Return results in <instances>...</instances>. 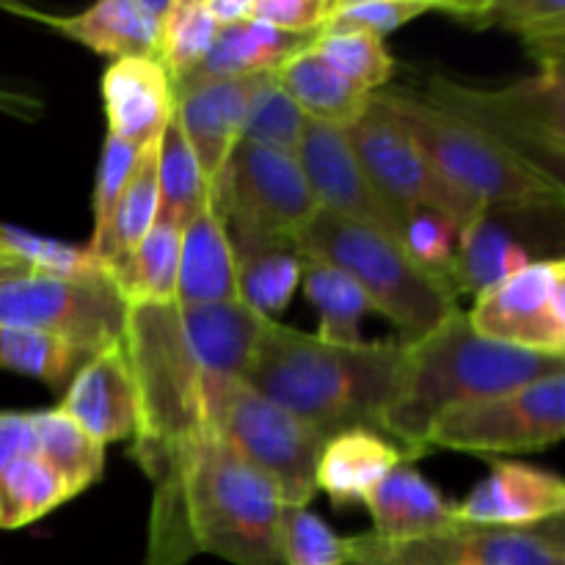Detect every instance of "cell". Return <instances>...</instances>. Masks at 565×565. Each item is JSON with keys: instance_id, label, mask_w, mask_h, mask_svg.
<instances>
[{"instance_id": "cell-1", "label": "cell", "mask_w": 565, "mask_h": 565, "mask_svg": "<svg viewBox=\"0 0 565 565\" xmlns=\"http://www.w3.org/2000/svg\"><path fill=\"white\" fill-rule=\"evenodd\" d=\"M263 318L241 301L213 307L127 303L121 351L136 384L132 458L154 480L143 565L193 557L180 508V475L199 441L215 436L221 395L246 370Z\"/></svg>"}, {"instance_id": "cell-2", "label": "cell", "mask_w": 565, "mask_h": 565, "mask_svg": "<svg viewBox=\"0 0 565 565\" xmlns=\"http://www.w3.org/2000/svg\"><path fill=\"white\" fill-rule=\"evenodd\" d=\"M401 375V340L334 345L263 320L241 381L331 439L348 428H379Z\"/></svg>"}, {"instance_id": "cell-3", "label": "cell", "mask_w": 565, "mask_h": 565, "mask_svg": "<svg viewBox=\"0 0 565 565\" xmlns=\"http://www.w3.org/2000/svg\"><path fill=\"white\" fill-rule=\"evenodd\" d=\"M565 373V359L530 353L486 340L456 309L434 331L403 342V375L395 397L379 419V430L406 445L408 461L428 452V434L445 414L546 375Z\"/></svg>"}, {"instance_id": "cell-4", "label": "cell", "mask_w": 565, "mask_h": 565, "mask_svg": "<svg viewBox=\"0 0 565 565\" xmlns=\"http://www.w3.org/2000/svg\"><path fill=\"white\" fill-rule=\"evenodd\" d=\"M180 508L193 555L232 565H285L279 550L281 502L265 475L218 436L199 441L180 475Z\"/></svg>"}, {"instance_id": "cell-5", "label": "cell", "mask_w": 565, "mask_h": 565, "mask_svg": "<svg viewBox=\"0 0 565 565\" xmlns=\"http://www.w3.org/2000/svg\"><path fill=\"white\" fill-rule=\"evenodd\" d=\"M456 191L483 210H563V180L412 92H373Z\"/></svg>"}, {"instance_id": "cell-6", "label": "cell", "mask_w": 565, "mask_h": 565, "mask_svg": "<svg viewBox=\"0 0 565 565\" xmlns=\"http://www.w3.org/2000/svg\"><path fill=\"white\" fill-rule=\"evenodd\" d=\"M296 252L351 276L370 307L397 326L401 342L419 340L458 309L450 281L423 268L401 243L320 207L296 237Z\"/></svg>"}, {"instance_id": "cell-7", "label": "cell", "mask_w": 565, "mask_h": 565, "mask_svg": "<svg viewBox=\"0 0 565 565\" xmlns=\"http://www.w3.org/2000/svg\"><path fill=\"white\" fill-rule=\"evenodd\" d=\"M210 193L224 215L237 263L296 248V237L318 213L298 160L246 141L237 143Z\"/></svg>"}, {"instance_id": "cell-8", "label": "cell", "mask_w": 565, "mask_h": 565, "mask_svg": "<svg viewBox=\"0 0 565 565\" xmlns=\"http://www.w3.org/2000/svg\"><path fill=\"white\" fill-rule=\"evenodd\" d=\"M419 94L563 180V77L539 75L508 88H475L434 75Z\"/></svg>"}, {"instance_id": "cell-9", "label": "cell", "mask_w": 565, "mask_h": 565, "mask_svg": "<svg viewBox=\"0 0 565 565\" xmlns=\"http://www.w3.org/2000/svg\"><path fill=\"white\" fill-rule=\"evenodd\" d=\"M215 436L248 467L270 480L281 502L307 508L318 494L315 469L326 439L287 408L254 392L241 379L221 395Z\"/></svg>"}, {"instance_id": "cell-10", "label": "cell", "mask_w": 565, "mask_h": 565, "mask_svg": "<svg viewBox=\"0 0 565 565\" xmlns=\"http://www.w3.org/2000/svg\"><path fill=\"white\" fill-rule=\"evenodd\" d=\"M127 303L108 274L50 276L20 270L0 279V326L44 331L83 353L119 345Z\"/></svg>"}, {"instance_id": "cell-11", "label": "cell", "mask_w": 565, "mask_h": 565, "mask_svg": "<svg viewBox=\"0 0 565 565\" xmlns=\"http://www.w3.org/2000/svg\"><path fill=\"white\" fill-rule=\"evenodd\" d=\"M342 565H565L563 516L535 527L458 522L412 541L351 535L342 539Z\"/></svg>"}, {"instance_id": "cell-12", "label": "cell", "mask_w": 565, "mask_h": 565, "mask_svg": "<svg viewBox=\"0 0 565 565\" xmlns=\"http://www.w3.org/2000/svg\"><path fill=\"white\" fill-rule=\"evenodd\" d=\"M359 163L381 196L406 221L414 210H434L445 215L458 232L467 230L483 207L450 185L417 143L406 136L390 110L370 94L367 110L345 130Z\"/></svg>"}, {"instance_id": "cell-13", "label": "cell", "mask_w": 565, "mask_h": 565, "mask_svg": "<svg viewBox=\"0 0 565 565\" xmlns=\"http://www.w3.org/2000/svg\"><path fill=\"white\" fill-rule=\"evenodd\" d=\"M565 436V373L456 408L428 434V450L539 452Z\"/></svg>"}, {"instance_id": "cell-14", "label": "cell", "mask_w": 565, "mask_h": 565, "mask_svg": "<svg viewBox=\"0 0 565 565\" xmlns=\"http://www.w3.org/2000/svg\"><path fill=\"white\" fill-rule=\"evenodd\" d=\"M467 320L486 340L565 359V263L535 259L486 287Z\"/></svg>"}, {"instance_id": "cell-15", "label": "cell", "mask_w": 565, "mask_h": 565, "mask_svg": "<svg viewBox=\"0 0 565 565\" xmlns=\"http://www.w3.org/2000/svg\"><path fill=\"white\" fill-rule=\"evenodd\" d=\"M296 160L320 210L337 215V218L384 232L403 246L406 221L370 182L345 130L307 119Z\"/></svg>"}, {"instance_id": "cell-16", "label": "cell", "mask_w": 565, "mask_h": 565, "mask_svg": "<svg viewBox=\"0 0 565 565\" xmlns=\"http://www.w3.org/2000/svg\"><path fill=\"white\" fill-rule=\"evenodd\" d=\"M55 408L103 447L136 439V384L121 342L92 353L72 375L64 401Z\"/></svg>"}, {"instance_id": "cell-17", "label": "cell", "mask_w": 565, "mask_h": 565, "mask_svg": "<svg viewBox=\"0 0 565 565\" xmlns=\"http://www.w3.org/2000/svg\"><path fill=\"white\" fill-rule=\"evenodd\" d=\"M565 511V483L555 472L516 461H494L489 475L458 502L467 524L483 527H535Z\"/></svg>"}, {"instance_id": "cell-18", "label": "cell", "mask_w": 565, "mask_h": 565, "mask_svg": "<svg viewBox=\"0 0 565 565\" xmlns=\"http://www.w3.org/2000/svg\"><path fill=\"white\" fill-rule=\"evenodd\" d=\"M259 77L263 75L204 83L174 94V121L210 185L218 180L226 160L241 143L248 103Z\"/></svg>"}, {"instance_id": "cell-19", "label": "cell", "mask_w": 565, "mask_h": 565, "mask_svg": "<svg viewBox=\"0 0 565 565\" xmlns=\"http://www.w3.org/2000/svg\"><path fill=\"white\" fill-rule=\"evenodd\" d=\"M99 88L108 132L138 149L158 141L174 116V83L152 55L116 58L105 70Z\"/></svg>"}, {"instance_id": "cell-20", "label": "cell", "mask_w": 565, "mask_h": 565, "mask_svg": "<svg viewBox=\"0 0 565 565\" xmlns=\"http://www.w3.org/2000/svg\"><path fill=\"white\" fill-rule=\"evenodd\" d=\"M524 213L527 210H483L461 232L456 259L447 270V279L458 296L461 292L478 296L486 287L535 263L533 252L541 246H535L533 241H541V237H533L524 230L527 226V221H522Z\"/></svg>"}, {"instance_id": "cell-21", "label": "cell", "mask_w": 565, "mask_h": 565, "mask_svg": "<svg viewBox=\"0 0 565 565\" xmlns=\"http://www.w3.org/2000/svg\"><path fill=\"white\" fill-rule=\"evenodd\" d=\"M237 301V254L226 235L224 215L213 193L180 235L174 303L213 307Z\"/></svg>"}, {"instance_id": "cell-22", "label": "cell", "mask_w": 565, "mask_h": 565, "mask_svg": "<svg viewBox=\"0 0 565 565\" xmlns=\"http://www.w3.org/2000/svg\"><path fill=\"white\" fill-rule=\"evenodd\" d=\"M373 516V535L384 541H412L456 527V505L423 478L412 461H403L364 500Z\"/></svg>"}, {"instance_id": "cell-23", "label": "cell", "mask_w": 565, "mask_h": 565, "mask_svg": "<svg viewBox=\"0 0 565 565\" xmlns=\"http://www.w3.org/2000/svg\"><path fill=\"white\" fill-rule=\"evenodd\" d=\"M174 0H99L75 17L50 20L64 36L86 44L94 53L130 58L158 50L160 25Z\"/></svg>"}, {"instance_id": "cell-24", "label": "cell", "mask_w": 565, "mask_h": 565, "mask_svg": "<svg viewBox=\"0 0 565 565\" xmlns=\"http://www.w3.org/2000/svg\"><path fill=\"white\" fill-rule=\"evenodd\" d=\"M403 461L408 458L379 430L348 428L326 439L315 469V486L329 494L334 508H348L356 502L364 505L375 486Z\"/></svg>"}, {"instance_id": "cell-25", "label": "cell", "mask_w": 565, "mask_h": 565, "mask_svg": "<svg viewBox=\"0 0 565 565\" xmlns=\"http://www.w3.org/2000/svg\"><path fill=\"white\" fill-rule=\"evenodd\" d=\"M303 42H309V39L287 36V33L276 31L259 20H243L221 28L213 47L199 61L196 70L188 72L180 83H174V94L204 86V83L265 75L274 66H279L287 55L296 53Z\"/></svg>"}, {"instance_id": "cell-26", "label": "cell", "mask_w": 565, "mask_h": 565, "mask_svg": "<svg viewBox=\"0 0 565 565\" xmlns=\"http://www.w3.org/2000/svg\"><path fill=\"white\" fill-rule=\"evenodd\" d=\"M270 77L290 94L307 119L348 130L367 110L370 94L345 81L329 61L309 47V42L274 66Z\"/></svg>"}, {"instance_id": "cell-27", "label": "cell", "mask_w": 565, "mask_h": 565, "mask_svg": "<svg viewBox=\"0 0 565 565\" xmlns=\"http://www.w3.org/2000/svg\"><path fill=\"white\" fill-rule=\"evenodd\" d=\"M445 11L472 25H500L516 33L541 64V75L563 77L565 3L563 0H497V3H445Z\"/></svg>"}, {"instance_id": "cell-28", "label": "cell", "mask_w": 565, "mask_h": 565, "mask_svg": "<svg viewBox=\"0 0 565 565\" xmlns=\"http://www.w3.org/2000/svg\"><path fill=\"white\" fill-rule=\"evenodd\" d=\"M160 141V138H158ZM158 141L147 143L110 215L108 232L92 252L103 263L105 274L127 257L158 221Z\"/></svg>"}, {"instance_id": "cell-29", "label": "cell", "mask_w": 565, "mask_h": 565, "mask_svg": "<svg viewBox=\"0 0 565 565\" xmlns=\"http://www.w3.org/2000/svg\"><path fill=\"white\" fill-rule=\"evenodd\" d=\"M180 230L154 224L143 241L121 263L108 270L125 303L174 301L177 268H180Z\"/></svg>"}, {"instance_id": "cell-30", "label": "cell", "mask_w": 565, "mask_h": 565, "mask_svg": "<svg viewBox=\"0 0 565 565\" xmlns=\"http://www.w3.org/2000/svg\"><path fill=\"white\" fill-rule=\"evenodd\" d=\"M303 296L318 312V337L334 345H359L362 340V318L370 312V301L356 281L337 270L334 265L303 257L301 268Z\"/></svg>"}, {"instance_id": "cell-31", "label": "cell", "mask_w": 565, "mask_h": 565, "mask_svg": "<svg viewBox=\"0 0 565 565\" xmlns=\"http://www.w3.org/2000/svg\"><path fill=\"white\" fill-rule=\"evenodd\" d=\"M210 196V182L199 169L196 154L182 138L174 116L158 141V221L154 224L185 230Z\"/></svg>"}, {"instance_id": "cell-32", "label": "cell", "mask_w": 565, "mask_h": 565, "mask_svg": "<svg viewBox=\"0 0 565 565\" xmlns=\"http://www.w3.org/2000/svg\"><path fill=\"white\" fill-rule=\"evenodd\" d=\"M33 414V434H36V456L61 475L72 497L86 491L103 478L105 447L83 434L58 408H44Z\"/></svg>"}, {"instance_id": "cell-33", "label": "cell", "mask_w": 565, "mask_h": 565, "mask_svg": "<svg viewBox=\"0 0 565 565\" xmlns=\"http://www.w3.org/2000/svg\"><path fill=\"white\" fill-rule=\"evenodd\" d=\"M72 500L53 467L39 456H25L0 475V530H22Z\"/></svg>"}, {"instance_id": "cell-34", "label": "cell", "mask_w": 565, "mask_h": 565, "mask_svg": "<svg viewBox=\"0 0 565 565\" xmlns=\"http://www.w3.org/2000/svg\"><path fill=\"white\" fill-rule=\"evenodd\" d=\"M88 353L53 334L20 326H0V370L28 375L61 390L72 381Z\"/></svg>"}, {"instance_id": "cell-35", "label": "cell", "mask_w": 565, "mask_h": 565, "mask_svg": "<svg viewBox=\"0 0 565 565\" xmlns=\"http://www.w3.org/2000/svg\"><path fill=\"white\" fill-rule=\"evenodd\" d=\"M303 257L296 248H279L237 263V301L257 318L274 320L290 307L301 285Z\"/></svg>"}, {"instance_id": "cell-36", "label": "cell", "mask_w": 565, "mask_h": 565, "mask_svg": "<svg viewBox=\"0 0 565 565\" xmlns=\"http://www.w3.org/2000/svg\"><path fill=\"white\" fill-rule=\"evenodd\" d=\"M221 25L213 20L204 0H174L160 25L154 58L169 72L171 83H180L199 66L218 36Z\"/></svg>"}, {"instance_id": "cell-37", "label": "cell", "mask_w": 565, "mask_h": 565, "mask_svg": "<svg viewBox=\"0 0 565 565\" xmlns=\"http://www.w3.org/2000/svg\"><path fill=\"white\" fill-rule=\"evenodd\" d=\"M303 130H307V116H303V110L270 77V72H265L259 77L257 88H254L252 103H248L241 141L296 158L298 147L303 141Z\"/></svg>"}, {"instance_id": "cell-38", "label": "cell", "mask_w": 565, "mask_h": 565, "mask_svg": "<svg viewBox=\"0 0 565 565\" xmlns=\"http://www.w3.org/2000/svg\"><path fill=\"white\" fill-rule=\"evenodd\" d=\"M309 47L329 61L345 81L362 92L373 94L381 92L386 81H390L395 61L386 53L384 39L373 36V33L362 31H345V33H318L309 39Z\"/></svg>"}, {"instance_id": "cell-39", "label": "cell", "mask_w": 565, "mask_h": 565, "mask_svg": "<svg viewBox=\"0 0 565 565\" xmlns=\"http://www.w3.org/2000/svg\"><path fill=\"white\" fill-rule=\"evenodd\" d=\"M428 11H445V3H428V0H334L323 31H362L384 39L386 33L397 31V28L428 14Z\"/></svg>"}, {"instance_id": "cell-40", "label": "cell", "mask_w": 565, "mask_h": 565, "mask_svg": "<svg viewBox=\"0 0 565 565\" xmlns=\"http://www.w3.org/2000/svg\"><path fill=\"white\" fill-rule=\"evenodd\" d=\"M279 550L285 565H342V539L309 508H281Z\"/></svg>"}, {"instance_id": "cell-41", "label": "cell", "mask_w": 565, "mask_h": 565, "mask_svg": "<svg viewBox=\"0 0 565 565\" xmlns=\"http://www.w3.org/2000/svg\"><path fill=\"white\" fill-rule=\"evenodd\" d=\"M138 154H141V149L108 132L103 147V158H99L97 182H94V196H92L94 232H92V243H88V248L97 246V243L103 241L105 232H108L110 215H114L121 191H125L127 180H130L132 169H136Z\"/></svg>"}, {"instance_id": "cell-42", "label": "cell", "mask_w": 565, "mask_h": 565, "mask_svg": "<svg viewBox=\"0 0 565 565\" xmlns=\"http://www.w3.org/2000/svg\"><path fill=\"white\" fill-rule=\"evenodd\" d=\"M458 237H461V232L445 215L434 213V210H414L406 218V224H403V248L423 268L434 270V274L445 276V279L452 259H456Z\"/></svg>"}, {"instance_id": "cell-43", "label": "cell", "mask_w": 565, "mask_h": 565, "mask_svg": "<svg viewBox=\"0 0 565 565\" xmlns=\"http://www.w3.org/2000/svg\"><path fill=\"white\" fill-rule=\"evenodd\" d=\"M334 0H248V20H259L287 36L312 39L326 28Z\"/></svg>"}, {"instance_id": "cell-44", "label": "cell", "mask_w": 565, "mask_h": 565, "mask_svg": "<svg viewBox=\"0 0 565 565\" xmlns=\"http://www.w3.org/2000/svg\"><path fill=\"white\" fill-rule=\"evenodd\" d=\"M36 456L31 412H0V475L14 461Z\"/></svg>"}, {"instance_id": "cell-45", "label": "cell", "mask_w": 565, "mask_h": 565, "mask_svg": "<svg viewBox=\"0 0 565 565\" xmlns=\"http://www.w3.org/2000/svg\"><path fill=\"white\" fill-rule=\"evenodd\" d=\"M204 3L221 28L248 20V0H204Z\"/></svg>"}, {"instance_id": "cell-46", "label": "cell", "mask_w": 565, "mask_h": 565, "mask_svg": "<svg viewBox=\"0 0 565 565\" xmlns=\"http://www.w3.org/2000/svg\"><path fill=\"white\" fill-rule=\"evenodd\" d=\"M0 265H6V268H22V265L17 263V259L11 257L9 252H3V248H0ZM22 270H25V268H22Z\"/></svg>"}, {"instance_id": "cell-47", "label": "cell", "mask_w": 565, "mask_h": 565, "mask_svg": "<svg viewBox=\"0 0 565 565\" xmlns=\"http://www.w3.org/2000/svg\"><path fill=\"white\" fill-rule=\"evenodd\" d=\"M22 268H6V265H0V279H3V276H11V274H20Z\"/></svg>"}]
</instances>
